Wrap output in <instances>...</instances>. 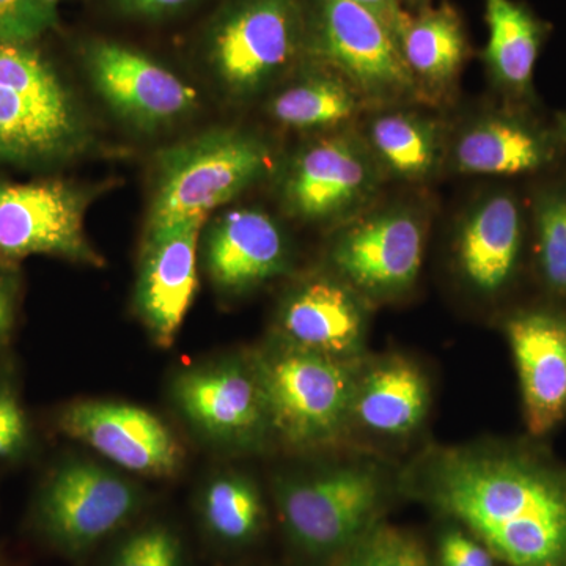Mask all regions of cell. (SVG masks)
Masks as SVG:
<instances>
[{
	"mask_svg": "<svg viewBox=\"0 0 566 566\" xmlns=\"http://www.w3.org/2000/svg\"><path fill=\"white\" fill-rule=\"evenodd\" d=\"M398 493L475 536L504 566H566V463L545 439L428 444Z\"/></svg>",
	"mask_w": 566,
	"mask_h": 566,
	"instance_id": "obj_1",
	"label": "cell"
},
{
	"mask_svg": "<svg viewBox=\"0 0 566 566\" xmlns=\"http://www.w3.org/2000/svg\"><path fill=\"white\" fill-rule=\"evenodd\" d=\"M398 493V469L354 453L308 474L279 476L274 499L286 535L312 557H340L363 542Z\"/></svg>",
	"mask_w": 566,
	"mask_h": 566,
	"instance_id": "obj_2",
	"label": "cell"
},
{
	"mask_svg": "<svg viewBox=\"0 0 566 566\" xmlns=\"http://www.w3.org/2000/svg\"><path fill=\"white\" fill-rule=\"evenodd\" d=\"M271 431L292 449L323 450L352 433L356 363L294 348L275 338L251 357Z\"/></svg>",
	"mask_w": 566,
	"mask_h": 566,
	"instance_id": "obj_3",
	"label": "cell"
},
{
	"mask_svg": "<svg viewBox=\"0 0 566 566\" xmlns=\"http://www.w3.org/2000/svg\"><path fill=\"white\" fill-rule=\"evenodd\" d=\"M84 115L33 44H0V164L36 167L87 147Z\"/></svg>",
	"mask_w": 566,
	"mask_h": 566,
	"instance_id": "obj_4",
	"label": "cell"
},
{
	"mask_svg": "<svg viewBox=\"0 0 566 566\" xmlns=\"http://www.w3.org/2000/svg\"><path fill=\"white\" fill-rule=\"evenodd\" d=\"M274 169L270 145L243 129H212L164 148L147 230L208 218Z\"/></svg>",
	"mask_w": 566,
	"mask_h": 566,
	"instance_id": "obj_5",
	"label": "cell"
},
{
	"mask_svg": "<svg viewBox=\"0 0 566 566\" xmlns=\"http://www.w3.org/2000/svg\"><path fill=\"white\" fill-rule=\"evenodd\" d=\"M386 177L359 129L345 128L307 142L279 172V196L292 218L344 226L370 210Z\"/></svg>",
	"mask_w": 566,
	"mask_h": 566,
	"instance_id": "obj_6",
	"label": "cell"
},
{
	"mask_svg": "<svg viewBox=\"0 0 566 566\" xmlns=\"http://www.w3.org/2000/svg\"><path fill=\"white\" fill-rule=\"evenodd\" d=\"M427 226V214L415 203L374 205L335 229L327 270L370 304L403 300L422 271Z\"/></svg>",
	"mask_w": 566,
	"mask_h": 566,
	"instance_id": "obj_7",
	"label": "cell"
},
{
	"mask_svg": "<svg viewBox=\"0 0 566 566\" xmlns=\"http://www.w3.org/2000/svg\"><path fill=\"white\" fill-rule=\"evenodd\" d=\"M307 48L315 62L345 77L368 109L420 102L392 33L352 0H315Z\"/></svg>",
	"mask_w": 566,
	"mask_h": 566,
	"instance_id": "obj_8",
	"label": "cell"
},
{
	"mask_svg": "<svg viewBox=\"0 0 566 566\" xmlns=\"http://www.w3.org/2000/svg\"><path fill=\"white\" fill-rule=\"evenodd\" d=\"M307 48L297 0H240L216 24L210 62L227 93L251 99L281 81Z\"/></svg>",
	"mask_w": 566,
	"mask_h": 566,
	"instance_id": "obj_9",
	"label": "cell"
},
{
	"mask_svg": "<svg viewBox=\"0 0 566 566\" xmlns=\"http://www.w3.org/2000/svg\"><path fill=\"white\" fill-rule=\"evenodd\" d=\"M142 494L109 469L71 461L52 472L33 505L36 534L63 556L77 558L125 526Z\"/></svg>",
	"mask_w": 566,
	"mask_h": 566,
	"instance_id": "obj_10",
	"label": "cell"
},
{
	"mask_svg": "<svg viewBox=\"0 0 566 566\" xmlns=\"http://www.w3.org/2000/svg\"><path fill=\"white\" fill-rule=\"evenodd\" d=\"M450 256L465 293L483 303L512 294L531 260L526 197L493 188L472 200L458 219Z\"/></svg>",
	"mask_w": 566,
	"mask_h": 566,
	"instance_id": "obj_11",
	"label": "cell"
},
{
	"mask_svg": "<svg viewBox=\"0 0 566 566\" xmlns=\"http://www.w3.org/2000/svg\"><path fill=\"white\" fill-rule=\"evenodd\" d=\"M91 197L61 180L0 181V262L51 255L103 266L84 229Z\"/></svg>",
	"mask_w": 566,
	"mask_h": 566,
	"instance_id": "obj_12",
	"label": "cell"
},
{
	"mask_svg": "<svg viewBox=\"0 0 566 566\" xmlns=\"http://www.w3.org/2000/svg\"><path fill=\"white\" fill-rule=\"evenodd\" d=\"M566 148L554 122L534 107L482 111L449 137L447 166L465 177L535 178L560 169Z\"/></svg>",
	"mask_w": 566,
	"mask_h": 566,
	"instance_id": "obj_13",
	"label": "cell"
},
{
	"mask_svg": "<svg viewBox=\"0 0 566 566\" xmlns=\"http://www.w3.org/2000/svg\"><path fill=\"white\" fill-rule=\"evenodd\" d=\"M501 326L520 381L526 434L545 439L566 420V304L543 296L516 305Z\"/></svg>",
	"mask_w": 566,
	"mask_h": 566,
	"instance_id": "obj_14",
	"label": "cell"
},
{
	"mask_svg": "<svg viewBox=\"0 0 566 566\" xmlns=\"http://www.w3.org/2000/svg\"><path fill=\"white\" fill-rule=\"evenodd\" d=\"M93 87L123 120L155 132L188 117L199 95L150 55L115 41H95L85 51Z\"/></svg>",
	"mask_w": 566,
	"mask_h": 566,
	"instance_id": "obj_15",
	"label": "cell"
},
{
	"mask_svg": "<svg viewBox=\"0 0 566 566\" xmlns=\"http://www.w3.org/2000/svg\"><path fill=\"white\" fill-rule=\"evenodd\" d=\"M374 304L333 271L308 275L282 300L275 338L334 359H364Z\"/></svg>",
	"mask_w": 566,
	"mask_h": 566,
	"instance_id": "obj_16",
	"label": "cell"
},
{
	"mask_svg": "<svg viewBox=\"0 0 566 566\" xmlns=\"http://www.w3.org/2000/svg\"><path fill=\"white\" fill-rule=\"evenodd\" d=\"M174 395L186 419L218 444L255 450L273 434L251 360L185 371L175 381Z\"/></svg>",
	"mask_w": 566,
	"mask_h": 566,
	"instance_id": "obj_17",
	"label": "cell"
},
{
	"mask_svg": "<svg viewBox=\"0 0 566 566\" xmlns=\"http://www.w3.org/2000/svg\"><path fill=\"white\" fill-rule=\"evenodd\" d=\"M59 428L134 474L170 476L182 464L177 436L158 416L139 406L77 401L63 409Z\"/></svg>",
	"mask_w": 566,
	"mask_h": 566,
	"instance_id": "obj_18",
	"label": "cell"
},
{
	"mask_svg": "<svg viewBox=\"0 0 566 566\" xmlns=\"http://www.w3.org/2000/svg\"><path fill=\"white\" fill-rule=\"evenodd\" d=\"M208 218L147 230L136 285L137 315L159 348H170L196 296L197 248Z\"/></svg>",
	"mask_w": 566,
	"mask_h": 566,
	"instance_id": "obj_19",
	"label": "cell"
},
{
	"mask_svg": "<svg viewBox=\"0 0 566 566\" xmlns=\"http://www.w3.org/2000/svg\"><path fill=\"white\" fill-rule=\"evenodd\" d=\"M431 405L430 378L415 359L403 354L365 356L354 389L352 433L405 441L422 430Z\"/></svg>",
	"mask_w": 566,
	"mask_h": 566,
	"instance_id": "obj_20",
	"label": "cell"
},
{
	"mask_svg": "<svg viewBox=\"0 0 566 566\" xmlns=\"http://www.w3.org/2000/svg\"><path fill=\"white\" fill-rule=\"evenodd\" d=\"M205 262L216 286L240 294L289 273L292 248L273 216L238 208L221 216L208 233Z\"/></svg>",
	"mask_w": 566,
	"mask_h": 566,
	"instance_id": "obj_21",
	"label": "cell"
},
{
	"mask_svg": "<svg viewBox=\"0 0 566 566\" xmlns=\"http://www.w3.org/2000/svg\"><path fill=\"white\" fill-rule=\"evenodd\" d=\"M485 20L483 62L491 84L504 103L536 109L535 69L551 33L549 22L520 0H485Z\"/></svg>",
	"mask_w": 566,
	"mask_h": 566,
	"instance_id": "obj_22",
	"label": "cell"
},
{
	"mask_svg": "<svg viewBox=\"0 0 566 566\" xmlns=\"http://www.w3.org/2000/svg\"><path fill=\"white\" fill-rule=\"evenodd\" d=\"M360 129L386 178L430 181L449 155V136L438 118L406 106L381 107Z\"/></svg>",
	"mask_w": 566,
	"mask_h": 566,
	"instance_id": "obj_23",
	"label": "cell"
},
{
	"mask_svg": "<svg viewBox=\"0 0 566 566\" xmlns=\"http://www.w3.org/2000/svg\"><path fill=\"white\" fill-rule=\"evenodd\" d=\"M397 44L420 102L441 103L452 93L469 52L463 21L452 6L406 18Z\"/></svg>",
	"mask_w": 566,
	"mask_h": 566,
	"instance_id": "obj_24",
	"label": "cell"
},
{
	"mask_svg": "<svg viewBox=\"0 0 566 566\" xmlns=\"http://www.w3.org/2000/svg\"><path fill=\"white\" fill-rule=\"evenodd\" d=\"M365 109L363 96L337 71L316 62L271 96L268 114L293 132L333 133L348 128Z\"/></svg>",
	"mask_w": 566,
	"mask_h": 566,
	"instance_id": "obj_25",
	"label": "cell"
},
{
	"mask_svg": "<svg viewBox=\"0 0 566 566\" xmlns=\"http://www.w3.org/2000/svg\"><path fill=\"white\" fill-rule=\"evenodd\" d=\"M531 270L547 300L566 304V174L535 178L526 196Z\"/></svg>",
	"mask_w": 566,
	"mask_h": 566,
	"instance_id": "obj_26",
	"label": "cell"
},
{
	"mask_svg": "<svg viewBox=\"0 0 566 566\" xmlns=\"http://www.w3.org/2000/svg\"><path fill=\"white\" fill-rule=\"evenodd\" d=\"M266 516L262 493L248 476H218L205 490V527L223 545H251L262 535L266 526Z\"/></svg>",
	"mask_w": 566,
	"mask_h": 566,
	"instance_id": "obj_27",
	"label": "cell"
},
{
	"mask_svg": "<svg viewBox=\"0 0 566 566\" xmlns=\"http://www.w3.org/2000/svg\"><path fill=\"white\" fill-rule=\"evenodd\" d=\"M182 560L177 532L164 524H151L126 536L106 566H182Z\"/></svg>",
	"mask_w": 566,
	"mask_h": 566,
	"instance_id": "obj_28",
	"label": "cell"
},
{
	"mask_svg": "<svg viewBox=\"0 0 566 566\" xmlns=\"http://www.w3.org/2000/svg\"><path fill=\"white\" fill-rule=\"evenodd\" d=\"M57 22V0H0V44H33Z\"/></svg>",
	"mask_w": 566,
	"mask_h": 566,
	"instance_id": "obj_29",
	"label": "cell"
},
{
	"mask_svg": "<svg viewBox=\"0 0 566 566\" xmlns=\"http://www.w3.org/2000/svg\"><path fill=\"white\" fill-rule=\"evenodd\" d=\"M374 566H434L415 535L381 523L368 535Z\"/></svg>",
	"mask_w": 566,
	"mask_h": 566,
	"instance_id": "obj_30",
	"label": "cell"
},
{
	"mask_svg": "<svg viewBox=\"0 0 566 566\" xmlns=\"http://www.w3.org/2000/svg\"><path fill=\"white\" fill-rule=\"evenodd\" d=\"M436 539L434 566H499L497 558L463 527L446 523Z\"/></svg>",
	"mask_w": 566,
	"mask_h": 566,
	"instance_id": "obj_31",
	"label": "cell"
},
{
	"mask_svg": "<svg viewBox=\"0 0 566 566\" xmlns=\"http://www.w3.org/2000/svg\"><path fill=\"white\" fill-rule=\"evenodd\" d=\"M29 444V422L20 398L9 385H0V461L13 460Z\"/></svg>",
	"mask_w": 566,
	"mask_h": 566,
	"instance_id": "obj_32",
	"label": "cell"
},
{
	"mask_svg": "<svg viewBox=\"0 0 566 566\" xmlns=\"http://www.w3.org/2000/svg\"><path fill=\"white\" fill-rule=\"evenodd\" d=\"M20 281L13 266L0 262V349L9 342L17 318Z\"/></svg>",
	"mask_w": 566,
	"mask_h": 566,
	"instance_id": "obj_33",
	"label": "cell"
},
{
	"mask_svg": "<svg viewBox=\"0 0 566 566\" xmlns=\"http://www.w3.org/2000/svg\"><path fill=\"white\" fill-rule=\"evenodd\" d=\"M126 13L140 18H164L177 13L196 0H115Z\"/></svg>",
	"mask_w": 566,
	"mask_h": 566,
	"instance_id": "obj_34",
	"label": "cell"
},
{
	"mask_svg": "<svg viewBox=\"0 0 566 566\" xmlns=\"http://www.w3.org/2000/svg\"><path fill=\"white\" fill-rule=\"evenodd\" d=\"M352 2L371 11V13L389 29L395 41H397L401 25L405 24L406 18L409 17V14L405 13L403 9H401L400 0H352Z\"/></svg>",
	"mask_w": 566,
	"mask_h": 566,
	"instance_id": "obj_35",
	"label": "cell"
},
{
	"mask_svg": "<svg viewBox=\"0 0 566 566\" xmlns=\"http://www.w3.org/2000/svg\"><path fill=\"white\" fill-rule=\"evenodd\" d=\"M368 535L365 536L363 542L357 543V545L353 546L352 549L342 554V556L338 557L337 565L335 566H374Z\"/></svg>",
	"mask_w": 566,
	"mask_h": 566,
	"instance_id": "obj_36",
	"label": "cell"
},
{
	"mask_svg": "<svg viewBox=\"0 0 566 566\" xmlns=\"http://www.w3.org/2000/svg\"><path fill=\"white\" fill-rule=\"evenodd\" d=\"M554 125H556L558 136H560L566 148V111L557 112L556 117H554Z\"/></svg>",
	"mask_w": 566,
	"mask_h": 566,
	"instance_id": "obj_37",
	"label": "cell"
}]
</instances>
